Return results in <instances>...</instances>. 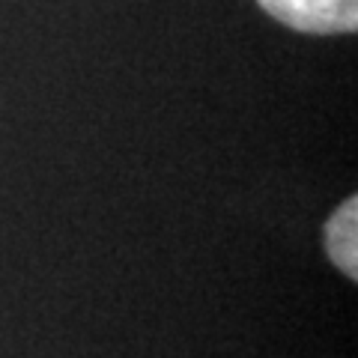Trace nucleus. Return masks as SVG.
<instances>
[{
    "label": "nucleus",
    "instance_id": "obj_2",
    "mask_svg": "<svg viewBox=\"0 0 358 358\" xmlns=\"http://www.w3.org/2000/svg\"><path fill=\"white\" fill-rule=\"evenodd\" d=\"M326 251L331 263L355 281L358 278V197H346L326 224Z\"/></svg>",
    "mask_w": 358,
    "mask_h": 358
},
{
    "label": "nucleus",
    "instance_id": "obj_1",
    "mask_svg": "<svg viewBox=\"0 0 358 358\" xmlns=\"http://www.w3.org/2000/svg\"><path fill=\"white\" fill-rule=\"evenodd\" d=\"M268 15L301 33H355L358 0H257Z\"/></svg>",
    "mask_w": 358,
    "mask_h": 358
}]
</instances>
